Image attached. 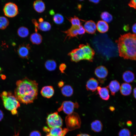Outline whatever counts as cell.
<instances>
[{
  "instance_id": "8fae6325",
  "label": "cell",
  "mask_w": 136,
  "mask_h": 136,
  "mask_svg": "<svg viewBox=\"0 0 136 136\" xmlns=\"http://www.w3.org/2000/svg\"><path fill=\"white\" fill-rule=\"evenodd\" d=\"M31 47L28 44L23 43L20 45L17 51L20 57L22 58H28L29 56Z\"/></svg>"
},
{
  "instance_id": "f6af8a7d",
  "label": "cell",
  "mask_w": 136,
  "mask_h": 136,
  "mask_svg": "<svg viewBox=\"0 0 136 136\" xmlns=\"http://www.w3.org/2000/svg\"><path fill=\"white\" fill-rule=\"evenodd\" d=\"M43 19L42 18H40L39 19V21L40 23L42 22L43 21Z\"/></svg>"
},
{
  "instance_id": "3957f363",
  "label": "cell",
  "mask_w": 136,
  "mask_h": 136,
  "mask_svg": "<svg viewBox=\"0 0 136 136\" xmlns=\"http://www.w3.org/2000/svg\"><path fill=\"white\" fill-rule=\"evenodd\" d=\"M95 54L94 50L87 43L80 45L78 48L73 50L68 55L73 62H78L83 60L92 62Z\"/></svg>"
},
{
  "instance_id": "52a82bcc",
  "label": "cell",
  "mask_w": 136,
  "mask_h": 136,
  "mask_svg": "<svg viewBox=\"0 0 136 136\" xmlns=\"http://www.w3.org/2000/svg\"><path fill=\"white\" fill-rule=\"evenodd\" d=\"M3 11L5 15L10 18L15 17L19 13L17 6L15 3L11 2L5 4Z\"/></svg>"
},
{
  "instance_id": "44dd1931",
  "label": "cell",
  "mask_w": 136,
  "mask_h": 136,
  "mask_svg": "<svg viewBox=\"0 0 136 136\" xmlns=\"http://www.w3.org/2000/svg\"><path fill=\"white\" fill-rule=\"evenodd\" d=\"M33 6L35 10L39 13L43 12L45 9V4L41 0H36L34 1L33 4Z\"/></svg>"
},
{
  "instance_id": "7bdbcfd3",
  "label": "cell",
  "mask_w": 136,
  "mask_h": 136,
  "mask_svg": "<svg viewBox=\"0 0 136 136\" xmlns=\"http://www.w3.org/2000/svg\"><path fill=\"white\" fill-rule=\"evenodd\" d=\"M89 1L94 3H98L100 1L99 0H90Z\"/></svg>"
},
{
  "instance_id": "603a6c76",
  "label": "cell",
  "mask_w": 136,
  "mask_h": 136,
  "mask_svg": "<svg viewBox=\"0 0 136 136\" xmlns=\"http://www.w3.org/2000/svg\"><path fill=\"white\" fill-rule=\"evenodd\" d=\"M92 130L95 132L101 131L103 128V125L101 122L98 120H96L93 121L91 124Z\"/></svg>"
},
{
  "instance_id": "277c9868",
  "label": "cell",
  "mask_w": 136,
  "mask_h": 136,
  "mask_svg": "<svg viewBox=\"0 0 136 136\" xmlns=\"http://www.w3.org/2000/svg\"><path fill=\"white\" fill-rule=\"evenodd\" d=\"M0 96L5 108L10 111L13 115L16 114L17 109L20 104L15 95L10 92L4 91L1 94Z\"/></svg>"
},
{
  "instance_id": "d6986e66",
  "label": "cell",
  "mask_w": 136,
  "mask_h": 136,
  "mask_svg": "<svg viewBox=\"0 0 136 136\" xmlns=\"http://www.w3.org/2000/svg\"><path fill=\"white\" fill-rule=\"evenodd\" d=\"M96 29L100 32L104 33L108 30L109 26L108 23L103 20L99 21L96 24Z\"/></svg>"
},
{
  "instance_id": "ee69618b",
  "label": "cell",
  "mask_w": 136,
  "mask_h": 136,
  "mask_svg": "<svg viewBox=\"0 0 136 136\" xmlns=\"http://www.w3.org/2000/svg\"><path fill=\"white\" fill-rule=\"evenodd\" d=\"M109 109L111 111H113L115 110V109L113 107L111 106L110 107Z\"/></svg>"
},
{
  "instance_id": "f1b7e54d",
  "label": "cell",
  "mask_w": 136,
  "mask_h": 136,
  "mask_svg": "<svg viewBox=\"0 0 136 136\" xmlns=\"http://www.w3.org/2000/svg\"><path fill=\"white\" fill-rule=\"evenodd\" d=\"M9 24V21L7 18L3 16H0V29H5Z\"/></svg>"
},
{
  "instance_id": "4fadbf2b",
  "label": "cell",
  "mask_w": 136,
  "mask_h": 136,
  "mask_svg": "<svg viewBox=\"0 0 136 136\" xmlns=\"http://www.w3.org/2000/svg\"><path fill=\"white\" fill-rule=\"evenodd\" d=\"M54 90L53 87L51 86H46L43 87L41 91L42 96L44 97L49 98L53 95Z\"/></svg>"
},
{
  "instance_id": "4dcf8cb0",
  "label": "cell",
  "mask_w": 136,
  "mask_h": 136,
  "mask_svg": "<svg viewBox=\"0 0 136 136\" xmlns=\"http://www.w3.org/2000/svg\"><path fill=\"white\" fill-rule=\"evenodd\" d=\"M68 20L71 22L72 25L79 26L81 25L80 19L75 16L74 17L69 18Z\"/></svg>"
},
{
  "instance_id": "e0dca14e",
  "label": "cell",
  "mask_w": 136,
  "mask_h": 136,
  "mask_svg": "<svg viewBox=\"0 0 136 136\" xmlns=\"http://www.w3.org/2000/svg\"><path fill=\"white\" fill-rule=\"evenodd\" d=\"M131 85L129 83H124L121 85L120 88V91L121 94L124 96L130 95L132 91Z\"/></svg>"
},
{
  "instance_id": "836d02e7",
  "label": "cell",
  "mask_w": 136,
  "mask_h": 136,
  "mask_svg": "<svg viewBox=\"0 0 136 136\" xmlns=\"http://www.w3.org/2000/svg\"><path fill=\"white\" fill-rule=\"evenodd\" d=\"M66 68V64L64 63L61 64L59 66V69L62 73H64Z\"/></svg>"
},
{
  "instance_id": "d4e9b609",
  "label": "cell",
  "mask_w": 136,
  "mask_h": 136,
  "mask_svg": "<svg viewBox=\"0 0 136 136\" xmlns=\"http://www.w3.org/2000/svg\"><path fill=\"white\" fill-rule=\"evenodd\" d=\"M45 66L46 69L49 71H54L56 67V62L53 60H49L46 61L45 64Z\"/></svg>"
},
{
  "instance_id": "1f68e13d",
  "label": "cell",
  "mask_w": 136,
  "mask_h": 136,
  "mask_svg": "<svg viewBox=\"0 0 136 136\" xmlns=\"http://www.w3.org/2000/svg\"><path fill=\"white\" fill-rule=\"evenodd\" d=\"M118 135V136H130L131 132L128 129L124 128L119 131Z\"/></svg>"
},
{
  "instance_id": "ab89813d",
  "label": "cell",
  "mask_w": 136,
  "mask_h": 136,
  "mask_svg": "<svg viewBox=\"0 0 136 136\" xmlns=\"http://www.w3.org/2000/svg\"><path fill=\"white\" fill-rule=\"evenodd\" d=\"M133 95L134 97L136 99V87L133 89Z\"/></svg>"
},
{
  "instance_id": "8d00e7d4",
  "label": "cell",
  "mask_w": 136,
  "mask_h": 136,
  "mask_svg": "<svg viewBox=\"0 0 136 136\" xmlns=\"http://www.w3.org/2000/svg\"><path fill=\"white\" fill-rule=\"evenodd\" d=\"M132 30L134 34L136 35V23L133 25L132 27Z\"/></svg>"
},
{
  "instance_id": "bcb514c9",
  "label": "cell",
  "mask_w": 136,
  "mask_h": 136,
  "mask_svg": "<svg viewBox=\"0 0 136 136\" xmlns=\"http://www.w3.org/2000/svg\"><path fill=\"white\" fill-rule=\"evenodd\" d=\"M129 28V27L128 26H127V25L125 26L124 28V30H128Z\"/></svg>"
},
{
  "instance_id": "8992f818",
  "label": "cell",
  "mask_w": 136,
  "mask_h": 136,
  "mask_svg": "<svg viewBox=\"0 0 136 136\" xmlns=\"http://www.w3.org/2000/svg\"><path fill=\"white\" fill-rule=\"evenodd\" d=\"M47 123L49 128L61 127L62 120L57 112L49 114L47 118Z\"/></svg>"
},
{
  "instance_id": "b9f144b4",
  "label": "cell",
  "mask_w": 136,
  "mask_h": 136,
  "mask_svg": "<svg viewBox=\"0 0 136 136\" xmlns=\"http://www.w3.org/2000/svg\"><path fill=\"white\" fill-rule=\"evenodd\" d=\"M77 136H90L89 135L86 133H80L78 134Z\"/></svg>"
},
{
  "instance_id": "74e56055",
  "label": "cell",
  "mask_w": 136,
  "mask_h": 136,
  "mask_svg": "<svg viewBox=\"0 0 136 136\" xmlns=\"http://www.w3.org/2000/svg\"><path fill=\"white\" fill-rule=\"evenodd\" d=\"M58 85L59 87H62L64 85V82L62 81H60L58 83Z\"/></svg>"
},
{
  "instance_id": "d6a6232c",
  "label": "cell",
  "mask_w": 136,
  "mask_h": 136,
  "mask_svg": "<svg viewBox=\"0 0 136 136\" xmlns=\"http://www.w3.org/2000/svg\"><path fill=\"white\" fill-rule=\"evenodd\" d=\"M129 6L136 10V0L131 1L128 4Z\"/></svg>"
},
{
  "instance_id": "e575fe53",
  "label": "cell",
  "mask_w": 136,
  "mask_h": 136,
  "mask_svg": "<svg viewBox=\"0 0 136 136\" xmlns=\"http://www.w3.org/2000/svg\"><path fill=\"white\" fill-rule=\"evenodd\" d=\"M29 136H41V135L39 131H34L30 133Z\"/></svg>"
},
{
  "instance_id": "7c38bea8",
  "label": "cell",
  "mask_w": 136,
  "mask_h": 136,
  "mask_svg": "<svg viewBox=\"0 0 136 136\" xmlns=\"http://www.w3.org/2000/svg\"><path fill=\"white\" fill-rule=\"evenodd\" d=\"M94 73L100 82L103 83L108 75V71L105 66L100 65L96 68Z\"/></svg>"
},
{
  "instance_id": "83f0119b",
  "label": "cell",
  "mask_w": 136,
  "mask_h": 136,
  "mask_svg": "<svg viewBox=\"0 0 136 136\" xmlns=\"http://www.w3.org/2000/svg\"><path fill=\"white\" fill-rule=\"evenodd\" d=\"M101 18L103 20L107 22H110L113 19L112 15L107 12L105 11L103 12L100 15Z\"/></svg>"
},
{
  "instance_id": "9a60e30c",
  "label": "cell",
  "mask_w": 136,
  "mask_h": 136,
  "mask_svg": "<svg viewBox=\"0 0 136 136\" xmlns=\"http://www.w3.org/2000/svg\"><path fill=\"white\" fill-rule=\"evenodd\" d=\"M98 82L94 78H91L87 82L86 89L87 90L92 92L95 91L98 87Z\"/></svg>"
},
{
  "instance_id": "5bb4252c",
  "label": "cell",
  "mask_w": 136,
  "mask_h": 136,
  "mask_svg": "<svg viewBox=\"0 0 136 136\" xmlns=\"http://www.w3.org/2000/svg\"><path fill=\"white\" fill-rule=\"evenodd\" d=\"M83 27L87 33L93 34L95 32L96 28V24L93 21L89 20L87 21L85 23Z\"/></svg>"
},
{
  "instance_id": "681fc988",
  "label": "cell",
  "mask_w": 136,
  "mask_h": 136,
  "mask_svg": "<svg viewBox=\"0 0 136 136\" xmlns=\"http://www.w3.org/2000/svg\"><path fill=\"white\" fill-rule=\"evenodd\" d=\"M133 136H136V135H134Z\"/></svg>"
},
{
  "instance_id": "cb8c5ba5",
  "label": "cell",
  "mask_w": 136,
  "mask_h": 136,
  "mask_svg": "<svg viewBox=\"0 0 136 136\" xmlns=\"http://www.w3.org/2000/svg\"><path fill=\"white\" fill-rule=\"evenodd\" d=\"M61 91L62 94L66 97L71 96L73 93V89L72 87L69 85L63 86L61 88Z\"/></svg>"
},
{
  "instance_id": "9c48e42d",
  "label": "cell",
  "mask_w": 136,
  "mask_h": 136,
  "mask_svg": "<svg viewBox=\"0 0 136 136\" xmlns=\"http://www.w3.org/2000/svg\"><path fill=\"white\" fill-rule=\"evenodd\" d=\"M66 35L65 40L68 37L69 39L72 38L76 37L78 35L84 34L85 30L83 26L81 25L79 26L72 25L71 27L66 30L62 31Z\"/></svg>"
},
{
  "instance_id": "6da1fadb",
  "label": "cell",
  "mask_w": 136,
  "mask_h": 136,
  "mask_svg": "<svg viewBox=\"0 0 136 136\" xmlns=\"http://www.w3.org/2000/svg\"><path fill=\"white\" fill-rule=\"evenodd\" d=\"M16 85L15 95L19 101L27 104L32 103L37 98L38 84L35 81L26 77L17 81Z\"/></svg>"
},
{
  "instance_id": "7a4b0ae2",
  "label": "cell",
  "mask_w": 136,
  "mask_h": 136,
  "mask_svg": "<svg viewBox=\"0 0 136 136\" xmlns=\"http://www.w3.org/2000/svg\"><path fill=\"white\" fill-rule=\"evenodd\" d=\"M119 56L124 59L136 60V35L128 33L116 41Z\"/></svg>"
},
{
  "instance_id": "30bf717a",
  "label": "cell",
  "mask_w": 136,
  "mask_h": 136,
  "mask_svg": "<svg viewBox=\"0 0 136 136\" xmlns=\"http://www.w3.org/2000/svg\"><path fill=\"white\" fill-rule=\"evenodd\" d=\"M43 130L52 136H64L69 131L67 128H62L60 127L52 128L45 127Z\"/></svg>"
},
{
  "instance_id": "7402d4cb",
  "label": "cell",
  "mask_w": 136,
  "mask_h": 136,
  "mask_svg": "<svg viewBox=\"0 0 136 136\" xmlns=\"http://www.w3.org/2000/svg\"><path fill=\"white\" fill-rule=\"evenodd\" d=\"M30 40L33 44L38 45L42 42V37L40 33L36 32L31 35Z\"/></svg>"
},
{
  "instance_id": "ba28073f",
  "label": "cell",
  "mask_w": 136,
  "mask_h": 136,
  "mask_svg": "<svg viewBox=\"0 0 136 136\" xmlns=\"http://www.w3.org/2000/svg\"><path fill=\"white\" fill-rule=\"evenodd\" d=\"M79 107V104L77 102L74 103L70 101H64L58 108V112L62 111L69 115L73 112L75 108H78Z\"/></svg>"
},
{
  "instance_id": "4316f807",
  "label": "cell",
  "mask_w": 136,
  "mask_h": 136,
  "mask_svg": "<svg viewBox=\"0 0 136 136\" xmlns=\"http://www.w3.org/2000/svg\"><path fill=\"white\" fill-rule=\"evenodd\" d=\"M51 25L48 22L46 21L39 23L38 29L44 31L49 30L51 28Z\"/></svg>"
},
{
  "instance_id": "7dc6e473",
  "label": "cell",
  "mask_w": 136,
  "mask_h": 136,
  "mask_svg": "<svg viewBox=\"0 0 136 136\" xmlns=\"http://www.w3.org/2000/svg\"><path fill=\"white\" fill-rule=\"evenodd\" d=\"M46 136H52L51 135H50V134H48L47 135H46Z\"/></svg>"
},
{
  "instance_id": "60d3db41",
  "label": "cell",
  "mask_w": 136,
  "mask_h": 136,
  "mask_svg": "<svg viewBox=\"0 0 136 136\" xmlns=\"http://www.w3.org/2000/svg\"><path fill=\"white\" fill-rule=\"evenodd\" d=\"M127 125L128 126H130L132 125V123L130 121H128L126 122Z\"/></svg>"
},
{
  "instance_id": "5b68a950",
  "label": "cell",
  "mask_w": 136,
  "mask_h": 136,
  "mask_svg": "<svg viewBox=\"0 0 136 136\" xmlns=\"http://www.w3.org/2000/svg\"><path fill=\"white\" fill-rule=\"evenodd\" d=\"M67 128L72 131L80 128L81 124V119L79 114L73 112L66 116L65 119Z\"/></svg>"
},
{
  "instance_id": "f35d334b",
  "label": "cell",
  "mask_w": 136,
  "mask_h": 136,
  "mask_svg": "<svg viewBox=\"0 0 136 136\" xmlns=\"http://www.w3.org/2000/svg\"><path fill=\"white\" fill-rule=\"evenodd\" d=\"M4 114L2 111L0 110V121L3 119Z\"/></svg>"
},
{
  "instance_id": "484cf974",
  "label": "cell",
  "mask_w": 136,
  "mask_h": 136,
  "mask_svg": "<svg viewBox=\"0 0 136 136\" xmlns=\"http://www.w3.org/2000/svg\"><path fill=\"white\" fill-rule=\"evenodd\" d=\"M17 33L19 36L24 38L27 37L28 35L29 31L27 28L22 26L18 28L17 31Z\"/></svg>"
},
{
  "instance_id": "2e32d148",
  "label": "cell",
  "mask_w": 136,
  "mask_h": 136,
  "mask_svg": "<svg viewBox=\"0 0 136 136\" xmlns=\"http://www.w3.org/2000/svg\"><path fill=\"white\" fill-rule=\"evenodd\" d=\"M97 90L98 93L101 99L105 100L109 99L110 97L109 91L107 87H101L98 86Z\"/></svg>"
},
{
  "instance_id": "d590c367",
  "label": "cell",
  "mask_w": 136,
  "mask_h": 136,
  "mask_svg": "<svg viewBox=\"0 0 136 136\" xmlns=\"http://www.w3.org/2000/svg\"><path fill=\"white\" fill-rule=\"evenodd\" d=\"M32 22L35 25V30L36 32H37L38 29L39 23L35 19H33L32 20Z\"/></svg>"
},
{
  "instance_id": "ac0fdd59",
  "label": "cell",
  "mask_w": 136,
  "mask_h": 136,
  "mask_svg": "<svg viewBox=\"0 0 136 136\" xmlns=\"http://www.w3.org/2000/svg\"><path fill=\"white\" fill-rule=\"evenodd\" d=\"M120 83L117 81L113 80L110 82L108 87L110 91L111 95H114L120 90Z\"/></svg>"
},
{
  "instance_id": "ffe728a7",
  "label": "cell",
  "mask_w": 136,
  "mask_h": 136,
  "mask_svg": "<svg viewBox=\"0 0 136 136\" xmlns=\"http://www.w3.org/2000/svg\"><path fill=\"white\" fill-rule=\"evenodd\" d=\"M122 77L123 80L126 83H129L133 82L135 79L134 73L131 71L128 70L123 73Z\"/></svg>"
},
{
  "instance_id": "c3c4849f",
  "label": "cell",
  "mask_w": 136,
  "mask_h": 136,
  "mask_svg": "<svg viewBox=\"0 0 136 136\" xmlns=\"http://www.w3.org/2000/svg\"><path fill=\"white\" fill-rule=\"evenodd\" d=\"M18 134H17L16 135L14 136H18Z\"/></svg>"
},
{
  "instance_id": "f546056e",
  "label": "cell",
  "mask_w": 136,
  "mask_h": 136,
  "mask_svg": "<svg viewBox=\"0 0 136 136\" xmlns=\"http://www.w3.org/2000/svg\"><path fill=\"white\" fill-rule=\"evenodd\" d=\"M53 20L55 23L60 24L62 23L64 19L62 15L57 13L54 15L53 17Z\"/></svg>"
}]
</instances>
